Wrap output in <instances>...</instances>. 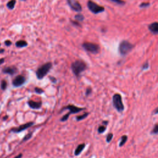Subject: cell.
Wrapping results in <instances>:
<instances>
[{"mask_svg":"<svg viewBox=\"0 0 158 158\" xmlns=\"http://www.w3.org/2000/svg\"><path fill=\"white\" fill-rule=\"evenodd\" d=\"M103 124H105V125H107V124H108V122H107V121H103Z\"/></svg>","mask_w":158,"mask_h":158,"instance_id":"8d00e7d4","label":"cell"},{"mask_svg":"<svg viewBox=\"0 0 158 158\" xmlns=\"http://www.w3.org/2000/svg\"><path fill=\"white\" fill-rule=\"evenodd\" d=\"M82 47L85 51L94 54H98L100 50L99 46L98 44L90 42H84L82 44Z\"/></svg>","mask_w":158,"mask_h":158,"instance_id":"8992f818","label":"cell"},{"mask_svg":"<svg viewBox=\"0 0 158 158\" xmlns=\"http://www.w3.org/2000/svg\"><path fill=\"white\" fill-rule=\"evenodd\" d=\"M127 140H128V137H127V135H123V136H122V137H121L120 138V142L119 145V147H122V146H124V144H125V143L127 142Z\"/></svg>","mask_w":158,"mask_h":158,"instance_id":"e0dca14e","label":"cell"},{"mask_svg":"<svg viewBox=\"0 0 158 158\" xmlns=\"http://www.w3.org/2000/svg\"><path fill=\"white\" fill-rule=\"evenodd\" d=\"M74 18L76 20V21H77V22H82V21L84 20V19H85L83 15L82 14H80V13H78V14H77V15H75Z\"/></svg>","mask_w":158,"mask_h":158,"instance_id":"ac0fdd59","label":"cell"},{"mask_svg":"<svg viewBox=\"0 0 158 158\" xmlns=\"http://www.w3.org/2000/svg\"><path fill=\"white\" fill-rule=\"evenodd\" d=\"M65 109H68V110H69V113H70V114H76V113H79V112L82 111H83L84 109H85L82 108V107H77V106H74V105H68V106L64 107L60 112H62V111L65 110Z\"/></svg>","mask_w":158,"mask_h":158,"instance_id":"30bf717a","label":"cell"},{"mask_svg":"<svg viewBox=\"0 0 158 158\" xmlns=\"http://www.w3.org/2000/svg\"><path fill=\"white\" fill-rule=\"evenodd\" d=\"M0 46H1V44H0Z\"/></svg>","mask_w":158,"mask_h":158,"instance_id":"60d3db41","label":"cell"},{"mask_svg":"<svg viewBox=\"0 0 158 158\" xmlns=\"http://www.w3.org/2000/svg\"><path fill=\"white\" fill-rule=\"evenodd\" d=\"M148 29L151 33L156 35L158 33V23L157 22H154L151 23L148 25Z\"/></svg>","mask_w":158,"mask_h":158,"instance_id":"4fadbf2b","label":"cell"},{"mask_svg":"<svg viewBox=\"0 0 158 158\" xmlns=\"http://www.w3.org/2000/svg\"><path fill=\"white\" fill-rule=\"evenodd\" d=\"M113 138V134L112 133H109L108 135H107V137H106V142L107 143H110L111 142L112 139Z\"/></svg>","mask_w":158,"mask_h":158,"instance_id":"484cf974","label":"cell"},{"mask_svg":"<svg viewBox=\"0 0 158 158\" xmlns=\"http://www.w3.org/2000/svg\"><path fill=\"white\" fill-rule=\"evenodd\" d=\"M85 147V144H84V143L78 145L77 148H76L75 150V152H74L75 155L78 156L79 154H80V153L82 152V151L84 150Z\"/></svg>","mask_w":158,"mask_h":158,"instance_id":"5bb4252c","label":"cell"},{"mask_svg":"<svg viewBox=\"0 0 158 158\" xmlns=\"http://www.w3.org/2000/svg\"><path fill=\"white\" fill-rule=\"evenodd\" d=\"M87 69V64L82 60H76L71 64V69L73 74L77 77H79L82 73Z\"/></svg>","mask_w":158,"mask_h":158,"instance_id":"6da1fadb","label":"cell"},{"mask_svg":"<svg viewBox=\"0 0 158 158\" xmlns=\"http://www.w3.org/2000/svg\"><path fill=\"white\" fill-rule=\"evenodd\" d=\"M148 68H149V62H148V61H146L145 63H144L143 64L142 69V70H146V69H148Z\"/></svg>","mask_w":158,"mask_h":158,"instance_id":"f1b7e54d","label":"cell"},{"mask_svg":"<svg viewBox=\"0 0 158 158\" xmlns=\"http://www.w3.org/2000/svg\"><path fill=\"white\" fill-rule=\"evenodd\" d=\"M17 69L15 66H9V67H5L3 69L2 71L4 74H7L11 75H13L17 72Z\"/></svg>","mask_w":158,"mask_h":158,"instance_id":"8fae6325","label":"cell"},{"mask_svg":"<svg viewBox=\"0 0 158 158\" xmlns=\"http://www.w3.org/2000/svg\"><path fill=\"white\" fill-rule=\"evenodd\" d=\"M4 58L0 59V65H1L2 64L4 63Z\"/></svg>","mask_w":158,"mask_h":158,"instance_id":"d590c367","label":"cell"},{"mask_svg":"<svg viewBox=\"0 0 158 158\" xmlns=\"http://www.w3.org/2000/svg\"><path fill=\"white\" fill-rule=\"evenodd\" d=\"M106 130V127H105L104 125H101L98 127V132L99 133H103V132H105Z\"/></svg>","mask_w":158,"mask_h":158,"instance_id":"cb8c5ba5","label":"cell"},{"mask_svg":"<svg viewBox=\"0 0 158 158\" xmlns=\"http://www.w3.org/2000/svg\"><path fill=\"white\" fill-rule=\"evenodd\" d=\"M21 1H25L26 0H21Z\"/></svg>","mask_w":158,"mask_h":158,"instance_id":"ab89813d","label":"cell"},{"mask_svg":"<svg viewBox=\"0 0 158 158\" xmlns=\"http://www.w3.org/2000/svg\"><path fill=\"white\" fill-rule=\"evenodd\" d=\"M35 92L40 95V94H42L44 93V90L43 89H41V88H38V87H35Z\"/></svg>","mask_w":158,"mask_h":158,"instance_id":"83f0119b","label":"cell"},{"mask_svg":"<svg viewBox=\"0 0 158 158\" xmlns=\"http://www.w3.org/2000/svg\"><path fill=\"white\" fill-rule=\"evenodd\" d=\"M87 7L91 13L95 14H98L99 13H103L105 10V8L103 6L96 4L95 2L91 0H88V2H87Z\"/></svg>","mask_w":158,"mask_h":158,"instance_id":"5b68a950","label":"cell"},{"mask_svg":"<svg viewBox=\"0 0 158 158\" xmlns=\"http://www.w3.org/2000/svg\"><path fill=\"white\" fill-rule=\"evenodd\" d=\"M70 115V114L69 113H67V114H66V115H64V116H62V118L60 119V121H62V122H64V121L68 120V119H69V115Z\"/></svg>","mask_w":158,"mask_h":158,"instance_id":"4316f807","label":"cell"},{"mask_svg":"<svg viewBox=\"0 0 158 158\" xmlns=\"http://www.w3.org/2000/svg\"><path fill=\"white\" fill-rule=\"evenodd\" d=\"M32 135H33V133H32V132H30V133H28V134H27L26 135H25L24 137H23V140H22V142H26V141L29 140H30L31 138H32Z\"/></svg>","mask_w":158,"mask_h":158,"instance_id":"ffe728a7","label":"cell"},{"mask_svg":"<svg viewBox=\"0 0 158 158\" xmlns=\"http://www.w3.org/2000/svg\"><path fill=\"white\" fill-rule=\"evenodd\" d=\"M15 3H16V1L15 0H11L9 1L8 3L7 4V7L8 8V9L12 10L14 8L15 5Z\"/></svg>","mask_w":158,"mask_h":158,"instance_id":"2e32d148","label":"cell"},{"mask_svg":"<svg viewBox=\"0 0 158 158\" xmlns=\"http://www.w3.org/2000/svg\"><path fill=\"white\" fill-rule=\"evenodd\" d=\"M70 22H71V23H72L73 25H75V26L81 27V25H80V22H77V21H72V20H70Z\"/></svg>","mask_w":158,"mask_h":158,"instance_id":"4dcf8cb0","label":"cell"},{"mask_svg":"<svg viewBox=\"0 0 158 158\" xmlns=\"http://www.w3.org/2000/svg\"><path fill=\"white\" fill-rule=\"evenodd\" d=\"M150 6V3H148V2H144V3H142L140 4V8H148Z\"/></svg>","mask_w":158,"mask_h":158,"instance_id":"603a6c76","label":"cell"},{"mask_svg":"<svg viewBox=\"0 0 158 158\" xmlns=\"http://www.w3.org/2000/svg\"><path fill=\"white\" fill-rule=\"evenodd\" d=\"M53 67V64L51 62H48L44 64L38 68L36 71V75L38 79H43L47 74Z\"/></svg>","mask_w":158,"mask_h":158,"instance_id":"7a4b0ae2","label":"cell"},{"mask_svg":"<svg viewBox=\"0 0 158 158\" xmlns=\"http://www.w3.org/2000/svg\"><path fill=\"white\" fill-rule=\"evenodd\" d=\"M28 45V43L25 40H19L15 43V46L17 48H23Z\"/></svg>","mask_w":158,"mask_h":158,"instance_id":"9a60e30c","label":"cell"},{"mask_svg":"<svg viewBox=\"0 0 158 158\" xmlns=\"http://www.w3.org/2000/svg\"><path fill=\"white\" fill-rule=\"evenodd\" d=\"M27 104L29 107L33 109H39L40 108H41V106H42L41 101L37 102L33 100H29L27 102Z\"/></svg>","mask_w":158,"mask_h":158,"instance_id":"7c38bea8","label":"cell"},{"mask_svg":"<svg viewBox=\"0 0 158 158\" xmlns=\"http://www.w3.org/2000/svg\"><path fill=\"white\" fill-rule=\"evenodd\" d=\"M113 106L119 113H122L124 110V105L123 104L122 96L120 94L116 93L113 96Z\"/></svg>","mask_w":158,"mask_h":158,"instance_id":"277c9868","label":"cell"},{"mask_svg":"<svg viewBox=\"0 0 158 158\" xmlns=\"http://www.w3.org/2000/svg\"><path fill=\"white\" fill-rule=\"evenodd\" d=\"M109 1L119 5H124L125 4V2L123 0H109Z\"/></svg>","mask_w":158,"mask_h":158,"instance_id":"7402d4cb","label":"cell"},{"mask_svg":"<svg viewBox=\"0 0 158 158\" xmlns=\"http://www.w3.org/2000/svg\"><path fill=\"white\" fill-rule=\"evenodd\" d=\"M8 86V83L5 80H3L1 82V88L3 90H5L7 88Z\"/></svg>","mask_w":158,"mask_h":158,"instance_id":"44dd1931","label":"cell"},{"mask_svg":"<svg viewBox=\"0 0 158 158\" xmlns=\"http://www.w3.org/2000/svg\"><path fill=\"white\" fill-rule=\"evenodd\" d=\"M88 115H89V113H84V114H82V115H78V116H77V117H76V120H77V121L82 120L85 119L86 117H88Z\"/></svg>","mask_w":158,"mask_h":158,"instance_id":"d6986e66","label":"cell"},{"mask_svg":"<svg viewBox=\"0 0 158 158\" xmlns=\"http://www.w3.org/2000/svg\"><path fill=\"white\" fill-rule=\"evenodd\" d=\"M22 156H23V155H22V153H20L19 154H18L17 156H16L15 157H14V158H22Z\"/></svg>","mask_w":158,"mask_h":158,"instance_id":"836d02e7","label":"cell"},{"mask_svg":"<svg viewBox=\"0 0 158 158\" xmlns=\"http://www.w3.org/2000/svg\"><path fill=\"white\" fill-rule=\"evenodd\" d=\"M158 133V124H156L154 125V128H153V130L151 131V134H157Z\"/></svg>","mask_w":158,"mask_h":158,"instance_id":"d4e9b609","label":"cell"},{"mask_svg":"<svg viewBox=\"0 0 158 158\" xmlns=\"http://www.w3.org/2000/svg\"><path fill=\"white\" fill-rule=\"evenodd\" d=\"M4 44H5L6 46H11V45H12V42H11L10 40H6V41H5V42H4Z\"/></svg>","mask_w":158,"mask_h":158,"instance_id":"1f68e13d","label":"cell"},{"mask_svg":"<svg viewBox=\"0 0 158 158\" xmlns=\"http://www.w3.org/2000/svg\"><path fill=\"white\" fill-rule=\"evenodd\" d=\"M8 117V115H6L5 117H3V120H6L7 119V118Z\"/></svg>","mask_w":158,"mask_h":158,"instance_id":"74e56055","label":"cell"},{"mask_svg":"<svg viewBox=\"0 0 158 158\" xmlns=\"http://www.w3.org/2000/svg\"><path fill=\"white\" fill-rule=\"evenodd\" d=\"M68 5L73 11L77 13H80L82 11V7L80 3L77 0H67Z\"/></svg>","mask_w":158,"mask_h":158,"instance_id":"52a82bcc","label":"cell"},{"mask_svg":"<svg viewBox=\"0 0 158 158\" xmlns=\"http://www.w3.org/2000/svg\"><path fill=\"white\" fill-rule=\"evenodd\" d=\"M50 80H51V81L52 82H53V83H56L57 82L56 78L54 77H52V76H50Z\"/></svg>","mask_w":158,"mask_h":158,"instance_id":"d6a6232c","label":"cell"},{"mask_svg":"<svg viewBox=\"0 0 158 158\" xmlns=\"http://www.w3.org/2000/svg\"><path fill=\"white\" fill-rule=\"evenodd\" d=\"M153 114H158V107H156V108L155 109V110L153 111Z\"/></svg>","mask_w":158,"mask_h":158,"instance_id":"e575fe53","label":"cell"},{"mask_svg":"<svg viewBox=\"0 0 158 158\" xmlns=\"http://www.w3.org/2000/svg\"><path fill=\"white\" fill-rule=\"evenodd\" d=\"M92 92V89L90 88V87H88V88H87L86 90V92H85V95L86 96H89L91 93Z\"/></svg>","mask_w":158,"mask_h":158,"instance_id":"f546056e","label":"cell"},{"mask_svg":"<svg viewBox=\"0 0 158 158\" xmlns=\"http://www.w3.org/2000/svg\"><path fill=\"white\" fill-rule=\"evenodd\" d=\"M33 124H34V123H33V122H30L26 123V124H25L20 125V126L17 127L16 128H13L11 130V132L15 133H20V132H22V131H24L25 130L29 128L30 127H32Z\"/></svg>","mask_w":158,"mask_h":158,"instance_id":"9c48e42d","label":"cell"},{"mask_svg":"<svg viewBox=\"0 0 158 158\" xmlns=\"http://www.w3.org/2000/svg\"><path fill=\"white\" fill-rule=\"evenodd\" d=\"M134 46L127 40H123L119 46V52L122 56H125L130 52Z\"/></svg>","mask_w":158,"mask_h":158,"instance_id":"3957f363","label":"cell"},{"mask_svg":"<svg viewBox=\"0 0 158 158\" xmlns=\"http://www.w3.org/2000/svg\"><path fill=\"white\" fill-rule=\"evenodd\" d=\"M4 51V50L2 49V50H0V53H3V51Z\"/></svg>","mask_w":158,"mask_h":158,"instance_id":"f35d334b","label":"cell"},{"mask_svg":"<svg viewBox=\"0 0 158 158\" xmlns=\"http://www.w3.org/2000/svg\"><path fill=\"white\" fill-rule=\"evenodd\" d=\"M26 81V78L22 75L16 76L13 80V85L15 87H19L23 85Z\"/></svg>","mask_w":158,"mask_h":158,"instance_id":"ba28073f","label":"cell"}]
</instances>
